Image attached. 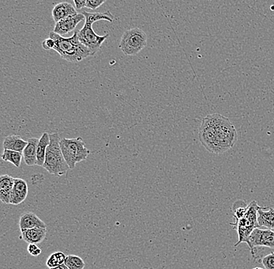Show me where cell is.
Instances as JSON below:
<instances>
[{
    "label": "cell",
    "instance_id": "obj_1",
    "mask_svg": "<svg viewBox=\"0 0 274 269\" xmlns=\"http://www.w3.org/2000/svg\"><path fill=\"white\" fill-rule=\"evenodd\" d=\"M199 139L210 153L222 154L235 146L238 133L228 118L219 114H209L202 121Z\"/></svg>",
    "mask_w": 274,
    "mask_h": 269
},
{
    "label": "cell",
    "instance_id": "obj_2",
    "mask_svg": "<svg viewBox=\"0 0 274 269\" xmlns=\"http://www.w3.org/2000/svg\"><path fill=\"white\" fill-rule=\"evenodd\" d=\"M79 30H75L74 34L70 38H64L56 33H49V38L55 41L54 50L59 54L62 59L77 63L84 60L86 58L92 56L89 48L80 42L78 36Z\"/></svg>",
    "mask_w": 274,
    "mask_h": 269
},
{
    "label": "cell",
    "instance_id": "obj_3",
    "mask_svg": "<svg viewBox=\"0 0 274 269\" xmlns=\"http://www.w3.org/2000/svg\"><path fill=\"white\" fill-rule=\"evenodd\" d=\"M60 140L59 134H50V144L47 148L45 164L42 167L50 175L55 176L66 175L70 170V167L62 155Z\"/></svg>",
    "mask_w": 274,
    "mask_h": 269
},
{
    "label": "cell",
    "instance_id": "obj_4",
    "mask_svg": "<svg viewBox=\"0 0 274 269\" xmlns=\"http://www.w3.org/2000/svg\"><path fill=\"white\" fill-rule=\"evenodd\" d=\"M260 208L257 201H252L248 205L244 216L235 220V223H230V225L235 227L234 229L237 230L239 235V241L235 244V247L242 243H246L253 230L256 228H260L258 223V210Z\"/></svg>",
    "mask_w": 274,
    "mask_h": 269
},
{
    "label": "cell",
    "instance_id": "obj_5",
    "mask_svg": "<svg viewBox=\"0 0 274 269\" xmlns=\"http://www.w3.org/2000/svg\"><path fill=\"white\" fill-rule=\"evenodd\" d=\"M60 147L62 155L70 170L74 169L76 164L87 160L91 152L85 146L82 138L63 139L60 140Z\"/></svg>",
    "mask_w": 274,
    "mask_h": 269
},
{
    "label": "cell",
    "instance_id": "obj_6",
    "mask_svg": "<svg viewBox=\"0 0 274 269\" xmlns=\"http://www.w3.org/2000/svg\"><path fill=\"white\" fill-rule=\"evenodd\" d=\"M147 35L142 29H130L123 33L120 48L126 56H136L146 47Z\"/></svg>",
    "mask_w": 274,
    "mask_h": 269
},
{
    "label": "cell",
    "instance_id": "obj_7",
    "mask_svg": "<svg viewBox=\"0 0 274 269\" xmlns=\"http://www.w3.org/2000/svg\"><path fill=\"white\" fill-rule=\"evenodd\" d=\"M85 23L81 30H79L78 36L80 42L84 44L86 47L89 48L92 56L102 48L104 41L109 37V34L106 35H98L93 29V22L85 19Z\"/></svg>",
    "mask_w": 274,
    "mask_h": 269
},
{
    "label": "cell",
    "instance_id": "obj_8",
    "mask_svg": "<svg viewBox=\"0 0 274 269\" xmlns=\"http://www.w3.org/2000/svg\"><path fill=\"white\" fill-rule=\"evenodd\" d=\"M246 244L250 248L253 257L255 255V248L257 247L274 248V231L270 229L263 230L256 228L249 236Z\"/></svg>",
    "mask_w": 274,
    "mask_h": 269
},
{
    "label": "cell",
    "instance_id": "obj_9",
    "mask_svg": "<svg viewBox=\"0 0 274 269\" xmlns=\"http://www.w3.org/2000/svg\"><path fill=\"white\" fill-rule=\"evenodd\" d=\"M84 19L85 16L83 13H77V14L65 18L63 20L55 23L54 32L63 37V35L76 30V27L78 25L79 23L84 20Z\"/></svg>",
    "mask_w": 274,
    "mask_h": 269
},
{
    "label": "cell",
    "instance_id": "obj_10",
    "mask_svg": "<svg viewBox=\"0 0 274 269\" xmlns=\"http://www.w3.org/2000/svg\"><path fill=\"white\" fill-rule=\"evenodd\" d=\"M20 230L27 229L41 228L46 229L45 222L41 220L34 212H27L22 214L19 222Z\"/></svg>",
    "mask_w": 274,
    "mask_h": 269
},
{
    "label": "cell",
    "instance_id": "obj_11",
    "mask_svg": "<svg viewBox=\"0 0 274 269\" xmlns=\"http://www.w3.org/2000/svg\"><path fill=\"white\" fill-rule=\"evenodd\" d=\"M28 194V186L27 182L22 179H14V186L12 189L11 204L18 205L27 198Z\"/></svg>",
    "mask_w": 274,
    "mask_h": 269
},
{
    "label": "cell",
    "instance_id": "obj_12",
    "mask_svg": "<svg viewBox=\"0 0 274 269\" xmlns=\"http://www.w3.org/2000/svg\"><path fill=\"white\" fill-rule=\"evenodd\" d=\"M14 179L8 175L0 177V199L5 204H11Z\"/></svg>",
    "mask_w": 274,
    "mask_h": 269
},
{
    "label": "cell",
    "instance_id": "obj_13",
    "mask_svg": "<svg viewBox=\"0 0 274 269\" xmlns=\"http://www.w3.org/2000/svg\"><path fill=\"white\" fill-rule=\"evenodd\" d=\"M75 14H77V9L70 2H59L52 9V17L55 23Z\"/></svg>",
    "mask_w": 274,
    "mask_h": 269
},
{
    "label": "cell",
    "instance_id": "obj_14",
    "mask_svg": "<svg viewBox=\"0 0 274 269\" xmlns=\"http://www.w3.org/2000/svg\"><path fill=\"white\" fill-rule=\"evenodd\" d=\"M46 229L33 228L21 230V238L27 244H41L46 237Z\"/></svg>",
    "mask_w": 274,
    "mask_h": 269
},
{
    "label": "cell",
    "instance_id": "obj_15",
    "mask_svg": "<svg viewBox=\"0 0 274 269\" xmlns=\"http://www.w3.org/2000/svg\"><path fill=\"white\" fill-rule=\"evenodd\" d=\"M39 139L30 138L27 140V145L23 152L25 164L27 166L37 165V148Z\"/></svg>",
    "mask_w": 274,
    "mask_h": 269
},
{
    "label": "cell",
    "instance_id": "obj_16",
    "mask_svg": "<svg viewBox=\"0 0 274 269\" xmlns=\"http://www.w3.org/2000/svg\"><path fill=\"white\" fill-rule=\"evenodd\" d=\"M27 145V141H25L17 135H9L4 139V150H13L23 154L25 147Z\"/></svg>",
    "mask_w": 274,
    "mask_h": 269
},
{
    "label": "cell",
    "instance_id": "obj_17",
    "mask_svg": "<svg viewBox=\"0 0 274 269\" xmlns=\"http://www.w3.org/2000/svg\"><path fill=\"white\" fill-rule=\"evenodd\" d=\"M267 207H260L258 210V223L260 227H267L270 230H274V209L268 208V210L265 211Z\"/></svg>",
    "mask_w": 274,
    "mask_h": 269
},
{
    "label": "cell",
    "instance_id": "obj_18",
    "mask_svg": "<svg viewBox=\"0 0 274 269\" xmlns=\"http://www.w3.org/2000/svg\"><path fill=\"white\" fill-rule=\"evenodd\" d=\"M50 144V134L44 132L39 139L37 148V166L43 167L45 164L47 148Z\"/></svg>",
    "mask_w": 274,
    "mask_h": 269
},
{
    "label": "cell",
    "instance_id": "obj_19",
    "mask_svg": "<svg viewBox=\"0 0 274 269\" xmlns=\"http://www.w3.org/2000/svg\"><path fill=\"white\" fill-rule=\"evenodd\" d=\"M23 157V154L9 150H4L2 155V159L4 161L11 163L17 168H20Z\"/></svg>",
    "mask_w": 274,
    "mask_h": 269
},
{
    "label": "cell",
    "instance_id": "obj_20",
    "mask_svg": "<svg viewBox=\"0 0 274 269\" xmlns=\"http://www.w3.org/2000/svg\"><path fill=\"white\" fill-rule=\"evenodd\" d=\"M83 14L85 16V19L91 20L93 23L100 21V20H106L109 23H112L114 20V16L112 13L108 11L105 13H88V12H83Z\"/></svg>",
    "mask_w": 274,
    "mask_h": 269
},
{
    "label": "cell",
    "instance_id": "obj_21",
    "mask_svg": "<svg viewBox=\"0 0 274 269\" xmlns=\"http://www.w3.org/2000/svg\"><path fill=\"white\" fill-rule=\"evenodd\" d=\"M66 259V255L63 252H55L48 257V260L46 262L47 267L49 269L57 267L60 265L65 263V260Z\"/></svg>",
    "mask_w": 274,
    "mask_h": 269
},
{
    "label": "cell",
    "instance_id": "obj_22",
    "mask_svg": "<svg viewBox=\"0 0 274 269\" xmlns=\"http://www.w3.org/2000/svg\"><path fill=\"white\" fill-rule=\"evenodd\" d=\"M65 264L70 269H84L85 267V262L77 255H70L66 256Z\"/></svg>",
    "mask_w": 274,
    "mask_h": 269
},
{
    "label": "cell",
    "instance_id": "obj_23",
    "mask_svg": "<svg viewBox=\"0 0 274 269\" xmlns=\"http://www.w3.org/2000/svg\"><path fill=\"white\" fill-rule=\"evenodd\" d=\"M248 205H246V201L242 200H238L234 203L232 206V212L234 213V217L235 220L241 219L244 216L246 210H247Z\"/></svg>",
    "mask_w": 274,
    "mask_h": 269
},
{
    "label": "cell",
    "instance_id": "obj_24",
    "mask_svg": "<svg viewBox=\"0 0 274 269\" xmlns=\"http://www.w3.org/2000/svg\"><path fill=\"white\" fill-rule=\"evenodd\" d=\"M262 264L266 269H274V252H272L262 259Z\"/></svg>",
    "mask_w": 274,
    "mask_h": 269
},
{
    "label": "cell",
    "instance_id": "obj_25",
    "mask_svg": "<svg viewBox=\"0 0 274 269\" xmlns=\"http://www.w3.org/2000/svg\"><path fill=\"white\" fill-rule=\"evenodd\" d=\"M106 2V0H87V3H86V7L87 9H98L101 5H103L105 2Z\"/></svg>",
    "mask_w": 274,
    "mask_h": 269
},
{
    "label": "cell",
    "instance_id": "obj_26",
    "mask_svg": "<svg viewBox=\"0 0 274 269\" xmlns=\"http://www.w3.org/2000/svg\"><path fill=\"white\" fill-rule=\"evenodd\" d=\"M27 252L30 255L34 257L39 256L41 254V249L37 247V244H30L27 247Z\"/></svg>",
    "mask_w": 274,
    "mask_h": 269
},
{
    "label": "cell",
    "instance_id": "obj_27",
    "mask_svg": "<svg viewBox=\"0 0 274 269\" xmlns=\"http://www.w3.org/2000/svg\"><path fill=\"white\" fill-rule=\"evenodd\" d=\"M41 45H42V48L45 50H50V49H54L55 46V42L52 38H48L44 40Z\"/></svg>",
    "mask_w": 274,
    "mask_h": 269
},
{
    "label": "cell",
    "instance_id": "obj_28",
    "mask_svg": "<svg viewBox=\"0 0 274 269\" xmlns=\"http://www.w3.org/2000/svg\"><path fill=\"white\" fill-rule=\"evenodd\" d=\"M73 1L77 9H81L84 7H86L87 0H73Z\"/></svg>",
    "mask_w": 274,
    "mask_h": 269
},
{
    "label": "cell",
    "instance_id": "obj_29",
    "mask_svg": "<svg viewBox=\"0 0 274 269\" xmlns=\"http://www.w3.org/2000/svg\"><path fill=\"white\" fill-rule=\"evenodd\" d=\"M69 269V268H68L67 266H66V264H65V263H63V264L60 265V266H57V267L52 268V269Z\"/></svg>",
    "mask_w": 274,
    "mask_h": 269
},
{
    "label": "cell",
    "instance_id": "obj_30",
    "mask_svg": "<svg viewBox=\"0 0 274 269\" xmlns=\"http://www.w3.org/2000/svg\"><path fill=\"white\" fill-rule=\"evenodd\" d=\"M261 269V268H255V269Z\"/></svg>",
    "mask_w": 274,
    "mask_h": 269
}]
</instances>
